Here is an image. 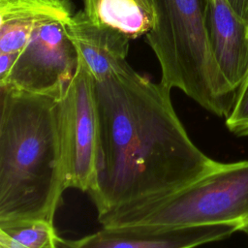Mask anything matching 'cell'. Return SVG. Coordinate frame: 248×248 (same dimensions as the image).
Returning <instances> with one entry per match:
<instances>
[{
	"label": "cell",
	"instance_id": "1",
	"mask_svg": "<svg viewBox=\"0 0 248 248\" xmlns=\"http://www.w3.org/2000/svg\"><path fill=\"white\" fill-rule=\"evenodd\" d=\"M170 90L132 67L94 80L98 132L87 193L98 215L168 196L218 166L190 140Z\"/></svg>",
	"mask_w": 248,
	"mask_h": 248
},
{
	"label": "cell",
	"instance_id": "2",
	"mask_svg": "<svg viewBox=\"0 0 248 248\" xmlns=\"http://www.w3.org/2000/svg\"><path fill=\"white\" fill-rule=\"evenodd\" d=\"M59 99L0 86V222L53 224L66 190Z\"/></svg>",
	"mask_w": 248,
	"mask_h": 248
},
{
	"label": "cell",
	"instance_id": "3",
	"mask_svg": "<svg viewBox=\"0 0 248 248\" xmlns=\"http://www.w3.org/2000/svg\"><path fill=\"white\" fill-rule=\"evenodd\" d=\"M153 25L145 34L161 69V80L178 88L209 112L225 119L237 94L221 74L211 51L208 0H150Z\"/></svg>",
	"mask_w": 248,
	"mask_h": 248
},
{
	"label": "cell",
	"instance_id": "4",
	"mask_svg": "<svg viewBox=\"0 0 248 248\" xmlns=\"http://www.w3.org/2000/svg\"><path fill=\"white\" fill-rule=\"evenodd\" d=\"M103 227H186L248 224V160L219 163L187 186L163 198L98 215Z\"/></svg>",
	"mask_w": 248,
	"mask_h": 248
},
{
	"label": "cell",
	"instance_id": "5",
	"mask_svg": "<svg viewBox=\"0 0 248 248\" xmlns=\"http://www.w3.org/2000/svg\"><path fill=\"white\" fill-rule=\"evenodd\" d=\"M79 64L63 22L36 27L0 86L61 98Z\"/></svg>",
	"mask_w": 248,
	"mask_h": 248
},
{
	"label": "cell",
	"instance_id": "6",
	"mask_svg": "<svg viewBox=\"0 0 248 248\" xmlns=\"http://www.w3.org/2000/svg\"><path fill=\"white\" fill-rule=\"evenodd\" d=\"M59 108L65 187L87 192L95 169L98 118L94 79L80 58Z\"/></svg>",
	"mask_w": 248,
	"mask_h": 248
},
{
	"label": "cell",
	"instance_id": "7",
	"mask_svg": "<svg viewBox=\"0 0 248 248\" xmlns=\"http://www.w3.org/2000/svg\"><path fill=\"white\" fill-rule=\"evenodd\" d=\"M239 228L232 224L186 227L120 226L100 231L76 240L59 237V248H194L229 237Z\"/></svg>",
	"mask_w": 248,
	"mask_h": 248
},
{
	"label": "cell",
	"instance_id": "8",
	"mask_svg": "<svg viewBox=\"0 0 248 248\" xmlns=\"http://www.w3.org/2000/svg\"><path fill=\"white\" fill-rule=\"evenodd\" d=\"M206 27L216 64L238 98L248 80V21L228 0H208Z\"/></svg>",
	"mask_w": 248,
	"mask_h": 248
},
{
	"label": "cell",
	"instance_id": "9",
	"mask_svg": "<svg viewBox=\"0 0 248 248\" xmlns=\"http://www.w3.org/2000/svg\"><path fill=\"white\" fill-rule=\"evenodd\" d=\"M64 26L94 80L105 79L131 67L126 60L130 38L124 33L94 22L84 11L74 14Z\"/></svg>",
	"mask_w": 248,
	"mask_h": 248
},
{
	"label": "cell",
	"instance_id": "10",
	"mask_svg": "<svg viewBox=\"0 0 248 248\" xmlns=\"http://www.w3.org/2000/svg\"><path fill=\"white\" fill-rule=\"evenodd\" d=\"M73 16L69 0H0V29H14L31 35L42 24L66 23Z\"/></svg>",
	"mask_w": 248,
	"mask_h": 248
},
{
	"label": "cell",
	"instance_id": "11",
	"mask_svg": "<svg viewBox=\"0 0 248 248\" xmlns=\"http://www.w3.org/2000/svg\"><path fill=\"white\" fill-rule=\"evenodd\" d=\"M94 22L135 39L151 29L153 14L140 0H98Z\"/></svg>",
	"mask_w": 248,
	"mask_h": 248
},
{
	"label": "cell",
	"instance_id": "12",
	"mask_svg": "<svg viewBox=\"0 0 248 248\" xmlns=\"http://www.w3.org/2000/svg\"><path fill=\"white\" fill-rule=\"evenodd\" d=\"M53 224L43 220L0 222V248H58Z\"/></svg>",
	"mask_w": 248,
	"mask_h": 248
},
{
	"label": "cell",
	"instance_id": "13",
	"mask_svg": "<svg viewBox=\"0 0 248 248\" xmlns=\"http://www.w3.org/2000/svg\"><path fill=\"white\" fill-rule=\"evenodd\" d=\"M226 127L236 137L248 138V80L241 89L232 112L226 118Z\"/></svg>",
	"mask_w": 248,
	"mask_h": 248
},
{
	"label": "cell",
	"instance_id": "14",
	"mask_svg": "<svg viewBox=\"0 0 248 248\" xmlns=\"http://www.w3.org/2000/svg\"><path fill=\"white\" fill-rule=\"evenodd\" d=\"M83 1H84V10L83 11L94 21L98 0H83ZM140 1L152 12L151 5H150V0H140Z\"/></svg>",
	"mask_w": 248,
	"mask_h": 248
},
{
	"label": "cell",
	"instance_id": "15",
	"mask_svg": "<svg viewBox=\"0 0 248 248\" xmlns=\"http://www.w3.org/2000/svg\"><path fill=\"white\" fill-rule=\"evenodd\" d=\"M237 15L248 21V0H228Z\"/></svg>",
	"mask_w": 248,
	"mask_h": 248
},
{
	"label": "cell",
	"instance_id": "16",
	"mask_svg": "<svg viewBox=\"0 0 248 248\" xmlns=\"http://www.w3.org/2000/svg\"><path fill=\"white\" fill-rule=\"evenodd\" d=\"M241 232H243L247 235V239H248V224H247V225H245V226L242 228Z\"/></svg>",
	"mask_w": 248,
	"mask_h": 248
},
{
	"label": "cell",
	"instance_id": "17",
	"mask_svg": "<svg viewBox=\"0 0 248 248\" xmlns=\"http://www.w3.org/2000/svg\"><path fill=\"white\" fill-rule=\"evenodd\" d=\"M58 248H59V247H58Z\"/></svg>",
	"mask_w": 248,
	"mask_h": 248
}]
</instances>
